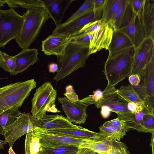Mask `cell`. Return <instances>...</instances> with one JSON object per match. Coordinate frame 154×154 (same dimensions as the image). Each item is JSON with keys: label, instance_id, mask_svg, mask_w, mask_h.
I'll return each mask as SVG.
<instances>
[{"label": "cell", "instance_id": "cell-45", "mask_svg": "<svg viewBox=\"0 0 154 154\" xmlns=\"http://www.w3.org/2000/svg\"><path fill=\"white\" fill-rule=\"evenodd\" d=\"M100 108V114L102 117L104 119L107 118L111 112L110 108L107 106H103Z\"/></svg>", "mask_w": 154, "mask_h": 154}, {"label": "cell", "instance_id": "cell-9", "mask_svg": "<svg viewBox=\"0 0 154 154\" xmlns=\"http://www.w3.org/2000/svg\"><path fill=\"white\" fill-rule=\"evenodd\" d=\"M118 30L128 37L134 48L137 47L146 38L138 16L134 13L130 5L127 6Z\"/></svg>", "mask_w": 154, "mask_h": 154}, {"label": "cell", "instance_id": "cell-16", "mask_svg": "<svg viewBox=\"0 0 154 154\" xmlns=\"http://www.w3.org/2000/svg\"><path fill=\"white\" fill-rule=\"evenodd\" d=\"M45 9L54 21L56 27L62 23L65 12L73 0H42Z\"/></svg>", "mask_w": 154, "mask_h": 154}, {"label": "cell", "instance_id": "cell-4", "mask_svg": "<svg viewBox=\"0 0 154 154\" xmlns=\"http://www.w3.org/2000/svg\"><path fill=\"white\" fill-rule=\"evenodd\" d=\"M36 84L32 79L0 88V115L9 109L20 108Z\"/></svg>", "mask_w": 154, "mask_h": 154}, {"label": "cell", "instance_id": "cell-5", "mask_svg": "<svg viewBox=\"0 0 154 154\" xmlns=\"http://www.w3.org/2000/svg\"><path fill=\"white\" fill-rule=\"evenodd\" d=\"M57 96V91L50 82L43 83L36 89L31 100L32 115L42 119L47 115V112H60L55 104Z\"/></svg>", "mask_w": 154, "mask_h": 154}, {"label": "cell", "instance_id": "cell-49", "mask_svg": "<svg viewBox=\"0 0 154 154\" xmlns=\"http://www.w3.org/2000/svg\"><path fill=\"white\" fill-rule=\"evenodd\" d=\"M24 154H30L28 142L26 138L25 140Z\"/></svg>", "mask_w": 154, "mask_h": 154}, {"label": "cell", "instance_id": "cell-12", "mask_svg": "<svg viewBox=\"0 0 154 154\" xmlns=\"http://www.w3.org/2000/svg\"><path fill=\"white\" fill-rule=\"evenodd\" d=\"M154 58V41L145 39L134 48L131 75L141 74L146 65Z\"/></svg>", "mask_w": 154, "mask_h": 154}, {"label": "cell", "instance_id": "cell-31", "mask_svg": "<svg viewBox=\"0 0 154 154\" xmlns=\"http://www.w3.org/2000/svg\"><path fill=\"white\" fill-rule=\"evenodd\" d=\"M15 62L14 56H11L0 50V67L12 75L15 69Z\"/></svg>", "mask_w": 154, "mask_h": 154}, {"label": "cell", "instance_id": "cell-50", "mask_svg": "<svg viewBox=\"0 0 154 154\" xmlns=\"http://www.w3.org/2000/svg\"><path fill=\"white\" fill-rule=\"evenodd\" d=\"M95 152L89 149L85 148L81 154H93Z\"/></svg>", "mask_w": 154, "mask_h": 154}, {"label": "cell", "instance_id": "cell-6", "mask_svg": "<svg viewBox=\"0 0 154 154\" xmlns=\"http://www.w3.org/2000/svg\"><path fill=\"white\" fill-rule=\"evenodd\" d=\"M23 16L14 9L0 10V48H4L20 32L23 23Z\"/></svg>", "mask_w": 154, "mask_h": 154}, {"label": "cell", "instance_id": "cell-58", "mask_svg": "<svg viewBox=\"0 0 154 154\" xmlns=\"http://www.w3.org/2000/svg\"><path fill=\"white\" fill-rule=\"evenodd\" d=\"M108 154H109V152H108Z\"/></svg>", "mask_w": 154, "mask_h": 154}, {"label": "cell", "instance_id": "cell-40", "mask_svg": "<svg viewBox=\"0 0 154 154\" xmlns=\"http://www.w3.org/2000/svg\"><path fill=\"white\" fill-rule=\"evenodd\" d=\"M143 101V109L148 112L154 114V96H148Z\"/></svg>", "mask_w": 154, "mask_h": 154}, {"label": "cell", "instance_id": "cell-57", "mask_svg": "<svg viewBox=\"0 0 154 154\" xmlns=\"http://www.w3.org/2000/svg\"><path fill=\"white\" fill-rule=\"evenodd\" d=\"M93 154H99L95 152V153H94Z\"/></svg>", "mask_w": 154, "mask_h": 154}, {"label": "cell", "instance_id": "cell-15", "mask_svg": "<svg viewBox=\"0 0 154 154\" xmlns=\"http://www.w3.org/2000/svg\"><path fill=\"white\" fill-rule=\"evenodd\" d=\"M69 36L52 35L42 41L41 51L47 55H62L69 43Z\"/></svg>", "mask_w": 154, "mask_h": 154}, {"label": "cell", "instance_id": "cell-42", "mask_svg": "<svg viewBox=\"0 0 154 154\" xmlns=\"http://www.w3.org/2000/svg\"><path fill=\"white\" fill-rule=\"evenodd\" d=\"M132 10L134 14L138 15L143 7L145 0H129Z\"/></svg>", "mask_w": 154, "mask_h": 154}, {"label": "cell", "instance_id": "cell-59", "mask_svg": "<svg viewBox=\"0 0 154 154\" xmlns=\"http://www.w3.org/2000/svg\"></svg>", "mask_w": 154, "mask_h": 154}, {"label": "cell", "instance_id": "cell-11", "mask_svg": "<svg viewBox=\"0 0 154 154\" xmlns=\"http://www.w3.org/2000/svg\"><path fill=\"white\" fill-rule=\"evenodd\" d=\"M32 133L34 135L39 139L41 146L45 148L66 145H75L79 146L80 145L96 139L77 138L63 135L48 133L43 131L38 128L32 131Z\"/></svg>", "mask_w": 154, "mask_h": 154}, {"label": "cell", "instance_id": "cell-33", "mask_svg": "<svg viewBox=\"0 0 154 154\" xmlns=\"http://www.w3.org/2000/svg\"><path fill=\"white\" fill-rule=\"evenodd\" d=\"M32 131L27 133L26 138L28 142L30 154H42V147L38 137L34 135Z\"/></svg>", "mask_w": 154, "mask_h": 154}, {"label": "cell", "instance_id": "cell-25", "mask_svg": "<svg viewBox=\"0 0 154 154\" xmlns=\"http://www.w3.org/2000/svg\"><path fill=\"white\" fill-rule=\"evenodd\" d=\"M99 133L107 138H112L120 141L126 133L130 130L129 128H122L104 126L103 125L99 127Z\"/></svg>", "mask_w": 154, "mask_h": 154}, {"label": "cell", "instance_id": "cell-22", "mask_svg": "<svg viewBox=\"0 0 154 154\" xmlns=\"http://www.w3.org/2000/svg\"><path fill=\"white\" fill-rule=\"evenodd\" d=\"M132 46V43L125 34L118 30H114L108 50L109 53H112Z\"/></svg>", "mask_w": 154, "mask_h": 154}, {"label": "cell", "instance_id": "cell-19", "mask_svg": "<svg viewBox=\"0 0 154 154\" xmlns=\"http://www.w3.org/2000/svg\"><path fill=\"white\" fill-rule=\"evenodd\" d=\"M42 130L48 133L63 135L79 139H95L105 137L99 133H97L90 131L79 126L75 128H70L47 130Z\"/></svg>", "mask_w": 154, "mask_h": 154}, {"label": "cell", "instance_id": "cell-30", "mask_svg": "<svg viewBox=\"0 0 154 154\" xmlns=\"http://www.w3.org/2000/svg\"><path fill=\"white\" fill-rule=\"evenodd\" d=\"M120 0H105L101 19L109 23L117 10Z\"/></svg>", "mask_w": 154, "mask_h": 154}, {"label": "cell", "instance_id": "cell-10", "mask_svg": "<svg viewBox=\"0 0 154 154\" xmlns=\"http://www.w3.org/2000/svg\"><path fill=\"white\" fill-rule=\"evenodd\" d=\"M103 8L93 10L66 23H62L53 31L51 34L70 36L79 33L86 25L101 19Z\"/></svg>", "mask_w": 154, "mask_h": 154}, {"label": "cell", "instance_id": "cell-43", "mask_svg": "<svg viewBox=\"0 0 154 154\" xmlns=\"http://www.w3.org/2000/svg\"><path fill=\"white\" fill-rule=\"evenodd\" d=\"M128 110L133 114L143 110L144 108L143 103L128 102L127 105Z\"/></svg>", "mask_w": 154, "mask_h": 154}, {"label": "cell", "instance_id": "cell-29", "mask_svg": "<svg viewBox=\"0 0 154 154\" xmlns=\"http://www.w3.org/2000/svg\"><path fill=\"white\" fill-rule=\"evenodd\" d=\"M128 0H120L119 6L112 19L109 22L114 30H118L124 16Z\"/></svg>", "mask_w": 154, "mask_h": 154}, {"label": "cell", "instance_id": "cell-13", "mask_svg": "<svg viewBox=\"0 0 154 154\" xmlns=\"http://www.w3.org/2000/svg\"><path fill=\"white\" fill-rule=\"evenodd\" d=\"M62 109L66 114V118L71 122L76 124H84L88 117L86 113L88 104L79 101L72 102L66 97H58Z\"/></svg>", "mask_w": 154, "mask_h": 154}, {"label": "cell", "instance_id": "cell-55", "mask_svg": "<svg viewBox=\"0 0 154 154\" xmlns=\"http://www.w3.org/2000/svg\"><path fill=\"white\" fill-rule=\"evenodd\" d=\"M85 148H82V149L80 150L76 154H81V153L85 149Z\"/></svg>", "mask_w": 154, "mask_h": 154}, {"label": "cell", "instance_id": "cell-20", "mask_svg": "<svg viewBox=\"0 0 154 154\" xmlns=\"http://www.w3.org/2000/svg\"><path fill=\"white\" fill-rule=\"evenodd\" d=\"M78 126L73 124L66 117L62 115H46L42 119L38 128L47 130L64 128H75Z\"/></svg>", "mask_w": 154, "mask_h": 154}, {"label": "cell", "instance_id": "cell-39", "mask_svg": "<svg viewBox=\"0 0 154 154\" xmlns=\"http://www.w3.org/2000/svg\"><path fill=\"white\" fill-rule=\"evenodd\" d=\"M103 96V91L100 89H97L93 92V95H89L83 98L79 101L89 105L95 104Z\"/></svg>", "mask_w": 154, "mask_h": 154}, {"label": "cell", "instance_id": "cell-28", "mask_svg": "<svg viewBox=\"0 0 154 154\" xmlns=\"http://www.w3.org/2000/svg\"><path fill=\"white\" fill-rule=\"evenodd\" d=\"M18 109H9L0 115V134L4 135L5 128L21 114Z\"/></svg>", "mask_w": 154, "mask_h": 154}, {"label": "cell", "instance_id": "cell-1", "mask_svg": "<svg viewBox=\"0 0 154 154\" xmlns=\"http://www.w3.org/2000/svg\"><path fill=\"white\" fill-rule=\"evenodd\" d=\"M134 50L132 46L109 53L103 71L107 81V85L115 87L131 75Z\"/></svg>", "mask_w": 154, "mask_h": 154}, {"label": "cell", "instance_id": "cell-8", "mask_svg": "<svg viewBox=\"0 0 154 154\" xmlns=\"http://www.w3.org/2000/svg\"><path fill=\"white\" fill-rule=\"evenodd\" d=\"M42 119L30 113H21L15 120L6 127L4 136L10 147H12L18 138L38 128Z\"/></svg>", "mask_w": 154, "mask_h": 154}, {"label": "cell", "instance_id": "cell-48", "mask_svg": "<svg viewBox=\"0 0 154 154\" xmlns=\"http://www.w3.org/2000/svg\"><path fill=\"white\" fill-rule=\"evenodd\" d=\"M49 72L51 73L57 72L58 70V65L55 63H51L48 66Z\"/></svg>", "mask_w": 154, "mask_h": 154}, {"label": "cell", "instance_id": "cell-52", "mask_svg": "<svg viewBox=\"0 0 154 154\" xmlns=\"http://www.w3.org/2000/svg\"><path fill=\"white\" fill-rule=\"evenodd\" d=\"M8 143V142L5 140H0V149H4V146Z\"/></svg>", "mask_w": 154, "mask_h": 154}, {"label": "cell", "instance_id": "cell-2", "mask_svg": "<svg viewBox=\"0 0 154 154\" xmlns=\"http://www.w3.org/2000/svg\"><path fill=\"white\" fill-rule=\"evenodd\" d=\"M89 48L69 43L63 54L57 56L58 70L53 79L58 82L79 68L84 67L89 56Z\"/></svg>", "mask_w": 154, "mask_h": 154}, {"label": "cell", "instance_id": "cell-14", "mask_svg": "<svg viewBox=\"0 0 154 154\" xmlns=\"http://www.w3.org/2000/svg\"><path fill=\"white\" fill-rule=\"evenodd\" d=\"M113 29L108 23H105L97 30L90 33L89 54L104 49L108 50L112 38Z\"/></svg>", "mask_w": 154, "mask_h": 154}, {"label": "cell", "instance_id": "cell-36", "mask_svg": "<svg viewBox=\"0 0 154 154\" xmlns=\"http://www.w3.org/2000/svg\"><path fill=\"white\" fill-rule=\"evenodd\" d=\"M109 154H130L128 148L124 143L112 139Z\"/></svg>", "mask_w": 154, "mask_h": 154}, {"label": "cell", "instance_id": "cell-37", "mask_svg": "<svg viewBox=\"0 0 154 154\" xmlns=\"http://www.w3.org/2000/svg\"><path fill=\"white\" fill-rule=\"evenodd\" d=\"M144 114L145 112L143 110L135 113L133 121L131 122H126L127 126L130 129H135L139 132Z\"/></svg>", "mask_w": 154, "mask_h": 154}, {"label": "cell", "instance_id": "cell-47", "mask_svg": "<svg viewBox=\"0 0 154 154\" xmlns=\"http://www.w3.org/2000/svg\"><path fill=\"white\" fill-rule=\"evenodd\" d=\"M105 0H93L94 10H96L103 7Z\"/></svg>", "mask_w": 154, "mask_h": 154}, {"label": "cell", "instance_id": "cell-23", "mask_svg": "<svg viewBox=\"0 0 154 154\" xmlns=\"http://www.w3.org/2000/svg\"><path fill=\"white\" fill-rule=\"evenodd\" d=\"M112 139L105 137L96 139L79 146L90 149L99 154H108Z\"/></svg>", "mask_w": 154, "mask_h": 154}, {"label": "cell", "instance_id": "cell-21", "mask_svg": "<svg viewBox=\"0 0 154 154\" xmlns=\"http://www.w3.org/2000/svg\"><path fill=\"white\" fill-rule=\"evenodd\" d=\"M140 77L145 92L148 95L154 96V58L146 66Z\"/></svg>", "mask_w": 154, "mask_h": 154}, {"label": "cell", "instance_id": "cell-51", "mask_svg": "<svg viewBox=\"0 0 154 154\" xmlns=\"http://www.w3.org/2000/svg\"><path fill=\"white\" fill-rule=\"evenodd\" d=\"M74 91L73 89V86L72 85H69L66 86L65 93H69Z\"/></svg>", "mask_w": 154, "mask_h": 154}, {"label": "cell", "instance_id": "cell-46", "mask_svg": "<svg viewBox=\"0 0 154 154\" xmlns=\"http://www.w3.org/2000/svg\"><path fill=\"white\" fill-rule=\"evenodd\" d=\"M64 95L67 99L72 102H77L80 100L79 99L78 96L75 91L69 93H65Z\"/></svg>", "mask_w": 154, "mask_h": 154}, {"label": "cell", "instance_id": "cell-41", "mask_svg": "<svg viewBox=\"0 0 154 154\" xmlns=\"http://www.w3.org/2000/svg\"><path fill=\"white\" fill-rule=\"evenodd\" d=\"M126 122L117 118L106 122L103 124L104 126L122 128H129L126 126Z\"/></svg>", "mask_w": 154, "mask_h": 154}, {"label": "cell", "instance_id": "cell-56", "mask_svg": "<svg viewBox=\"0 0 154 154\" xmlns=\"http://www.w3.org/2000/svg\"><path fill=\"white\" fill-rule=\"evenodd\" d=\"M7 78H2V77H0V80L2 79H7Z\"/></svg>", "mask_w": 154, "mask_h": 154}, {"label": "cell", "instance_id": "cell-24", "mask_svg": "<svg viewBox=\"0 0 154 154\" xmlns=\"http://www.w3.org/2000/svg\"><path fill=\"white\" fill-rule=\"evenodd\" d=\"M10 8H22L27 9L43 8L45 5L42 0H6Z\"/></svg>", "mask_w": 154, "mask_h": 154}, {"label": "cell", "instance_id": "cell-3", "mask_svg": "<svg viewBox=\"0 0 154 154\" xmlns=\"http://www.w3.org/2000/svg\"><path fill=\"white\" fill-rule=\"evenodd\" d=\"M23 23L20 33L15 39L22 49L29 48L38 36L50 17L43 8L27 9L23 15Z\"/></svg>", "mask_w": 154, "mask_h": 154}, {"label": "cell", "instance_id": "cell-35", "mask_svg": "<svg viewBox=\"0 0 154 154\" xmlns=\"http://www.w3.org/2000/svg\"><path fill=\"white\" fill-rule=\"evenodd\" d=\"M90 39L89 33L79 32L69 36V42L89 47Z\"/></svg>", "mask_w": 154, "mask_h": 154}, {"label": "cell", "instance_id": "cell-7", "mask_svg": "<svg viewBox=\"0 0 154 154\" xmlns=\"http://www.w3.org/2000/svg\"><path fill=\"white\" fill-rule=\"evenodd\" d=\"M128 102L121 97L117 93L115 86L107 85L103 91V96L95 104L97 108L103 106H107L112 112L116 113L117 118L126 122L133 121L134 114L127 108Z\"/></svg>", "mask_w": 154, "mask_h": 154}, {"label": "cell", "instance_id": "cell-26", "mask_svg": "<svg viewBox=\"0 0 154 154\" xmlns=\"http://www.w3.org/2000/svg\"><path fill=\"white\" fill-rule=\"evenodd\" d=\"M117 93L128 102L143 103L133 86L131 85L121 86L119 89H117Z\"/></svg>", "mask_w": 154, "mask_h": 154}, {"label": "cell", "instance_id": "cell-38", "mask_svg": "<svg viewBox=\"0 0 154 154\" xmlns=\"http://www.w3.org/2000/svg\"><path fill=\"white\" fill-rule=\"evenodd\" d=\"M106 22L101 19L90 22L84 26L79 33H90L94 32L99 29Z\"/></svg>", "mask_w": 154, "mask_h": 154}, {"label": "cell", "instance_id": "cell-32", "mask_svg": "<svg viewBox=\"0 0 154 154\" xmlns=\"http://www.w3.org/2000/svg\"><path fill=\"white\" fill-rule=\"evenodd\" d=\"M144 112L139 132L149 133L152 134H154V114L148 112Z\"/></svg>", "mask_w": 154, "mask_h": 154}, {"label": "cell", "instance_id": "cell-27", "mask_svg": "<svg viewBox=\"0 0 154 154\" xmlns=\"http://www.w3.org/2000/svg\"><path fill=\"white\" fill-rule=\"evenodd\" d=\"M41 147L42 154H76L82 148L75 145H66L50 148Z\"/></svg>", "mask_w": 154, "mask_h": 154}, {"label": "cell", "instance_id": "cell-34", "mask_svg": "<svg viewBox=\"0 0 154 154\" xmlns=\"http://www.w3.org/2000/svg\"><path fill=\"white\" fill-rule=\"evenodd\" d=\"M93 0H86L75 12L63 23H68L83 14L91 11L93 10Z\"/></svg>", "mask_w": 154, "mask_h": 154}, {"label": "cell", "instance_id": "cell-44", "mask_svg": "<svg viewBox=\"0 0 154 154\" xmlns=\"http://www.w3.org/2000/svg\"><path fill=\"white\" fill-rule=\"evenodd\" d=\"M141 77L138 74L131 75L128 77V81L130 85L133 86L138 85L140 82Z\"/></svg>", "mask_w": 154, "mask_h": 154}, {"label": "cell", "instance_id": "cell-18", "mask_svg": "<svg viewBox=\"0 0 154 154\" xmlns=\"http://www.w3.org/2000/svg\"><path fill=\"white\" fill-rule=\"evenodd\" d=\"M38 49L29 48L22 49L14 56L16 58L15 67L12 75L20 73L37 62L38 60Z\"/></svg>", "mask_w": 154, "mask_h": 154}, {"label": "cell", "instance_id": "cell-54", "mask_svg": "<svg viewBox=\"0 0 154 154\" xmlns=\"http://www.w3.org/2000/svg\"><path fill=\"white\" fill-rule=\"evenodd\" d=\"M8 153L9 154H16L11 147H10L8 150Z\"/></svg>", "mask_w": 154, "mask_h": 154}, {"label": "cell", "instance_id": "cell-53", "mask_svg": "<svg viewBox=\"0 0 154 154\" xmlns=\"http://www.w3.org/2000/svg\"><path fill=\"white\" fill-rule=\"evenodd\" d=\"M6 4L5 0H0V7H3L4 5Z\"/></svg>", "mask_w": 154, "mask_h": 154}, {"label": "cell", "instance_id": "cell-17", "mask_svg": "<svg viewBox=\"0 0 154 154\" xmlns=\"http://www.w3.org/2000/svg\"><path fill=\"white\" fill-rule=\"evenodd\" d=\"M144 30L146 38L154 41V2L152 0H145L142 10L138 15Z\"/></svg>", "mask_w": 154, "mask_h": 154}]
</instances>
